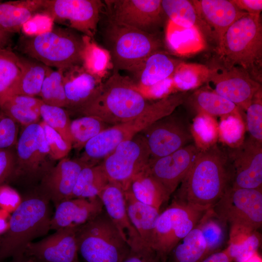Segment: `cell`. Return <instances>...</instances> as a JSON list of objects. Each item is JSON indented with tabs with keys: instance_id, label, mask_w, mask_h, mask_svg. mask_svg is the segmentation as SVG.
I'll list each match as a JSON object with an SVG mask.
<instances>
[{
	"instance_id": "49",
	"label": "cell",
	"mask_w": 262,
	"mask_h": 262,
	"mask_svg": "<svg viewBox=\"0 0 262 262\" xmlns=\"http://www.w3.org/2000/svg\"><path fill=\"white\" fill-rule=\"evenodd\" d=\"M22 197L7 183L0 185V209L12 213L19 206Z\"/></svg>"
},
{
	"instance_id": "9",
	"label": "cell",
	"mask_w": 262,
	"mask_h": 262,
	"mask_svg": "<svg viewBox=\"0 0 262 262\" xmlns=\"http://www.w3.org/2000/svg\"><path fill=\"white\" fill-rule=\"evenodd\" d=\"M76 239L86 262H121L131 249L104 209L78 228Z\"/></svg>"
},
{
	"instance_id": "24",
	"label": "cell",
	"mask_w": 262,
	"mask_h": 262,
	"mask_svg": "<svg viewBox=\"0 0 262 262\" xmlns=\"http://www.w3.org/2000/svg\"><path fill=\"white\" fill-rule=\"evenodd\" d=\"M163 50L148 56L128 73V76L143 94L149 87L172 77L181 63Z\"/></svg>"
},
{
	"instance_id": "56",
	"label": "cell",
	"mask_w": 262,
	"mask_h": 262,
	"mask_svg": "<svg viewBox=\"0 0 262 262\" xmlns=\"http://www.w3.org/2000/svg\"><path fill=\"white\" fill-rule=\"evenodd\" d=\"M13 35L0 29V49L9 48Z\"/></svg>"
},
{
	"instance_id": "58",
	"label": "cell",
	"mask_w": 262,
	"mask_h": 262,
	"mask_svg": "<svg viewBox=\"0 0 262 262\" xmlns=\"http://www.w3.org/2000/svg\"><path fill=\"white\" fill-rule=\"evenodd\" d=\"M245 262H262V261L260 256L257 253Z\"/></svg>"
},
{
	"instance_id": "38",
	"label": "cell",
	"mask_w": 262,
	"mask_h": 262,
	"mask_svg": "<svg viewBox=\"0 0 262 262\" xmlns=\"http://www.w3.org/2000/svg\"><path fill=\"white\" fill-rule=\"evenodd\" d=\"M162 7L168 20L175 25L185 28L199 26L200 22L192 1L162 0Z\"/></svg>"
},
{
	"instance_id": "53",
	"label": "cell",
	"mask_w": 262,
	"mask_h": 262,
	"mask_svg": "<svg viewBox=\"0 0 262 262\" xmlns=\"http://www.w3.org/2000/svg\"><path fill=\"white\" fill-rule=\"evenodd\" d=\"M241 11L251 15H260L262 11V0H232Z\"/></svg>"
},
{
	"instance_id": "34",
	"label": "cell",
	"mask_w": 262,
	"mask_h": 262,
	"mask_svg": "<svg viewBox=\"0 0 262 262\" xmlns=\"http://www.w3.org/2000/svg\"><path fill=\"white\" fill-rule=\"evenodd\" d=\"M20 75L18 55L9 48L0 49V100L12 95Z\"/></svg>"
},
{
	"instance_id": "1",
	"label": "cell",
	"mask_w": 262,
	"mask_h": 262,
	"mask_svg": "<svg viewBox=\"0 0 262 262\" xmlns=\"http://www.w3.org/2000/svg\"><path fill=\"white\" fill-rule=\"evenodd\" d=\"M231 176L228 155L213 144L200 150L173 200L205 212L221 198Z\"/></svg>"
},
{
	"instance_id": "31",
	"label": "cell",
	"mask_w": 262,
	"mask_h": 262,
	"mask_svg": "<svg viewBox=\"0 0 262 262\" xmlns=\"http://www.w3.org/2000/svg\"><path fill=\"white\" fill-rule=\"evenodd\" d=\"M208 255L206 242L196 225L172 249L166 262H200Z\"/></svg>"
},
{
	"instance_id": "21",
	"label": "cell",
	"mask_w": 262,
	"mask_h": 262,
	"mask_svg": "<svg viewBox=\"0 0 262 262\" xmlns=\"http://www.w3.org/2000/svg\"><path fill=\"white\" fill-rule=\"evenodd\" d=\"M98 197L104 211L130 248L138 249L146 246L128 216L122 187L117 183L110 181Z\"/></svg>"
},
{
	"instance_id": "11",
	"label": "cell",
	"mask_w": 262,
	"mask_h": 262,
	"mask_svg": "<svg viewBox=\"0 0 262 262\" xmlns=\"http://www.w3.org/2000/svg\"><path fill=\"white\" fill-rule=\"evenodd\" d=\"M205 212L172 200L160 213L151 247L166 262L172 249L196 226Z\"/></svg>"
},
{
	"instance_id": "16",
	"label": "cell",
	"mask_w": 262,
	"mask_h": 262,
	"mask_svg": "<svg viewBox=\"0 0 262 262\" xmlns=\"http://www.w3.org/2000/svg\"><path fill=\"white\" fill-rule=\"evenodd\" d=\"M140 133L148 146L150 158L169 155L190 144L193 139L189 124L174 112L157 120Z\"/></svg>"
},
{
	"instance_id": "25",
	"label": "cell",
	"mask_w": 262,
	"mask_h": 262,
	"mask_svg": "<svg viewBox=\"0 0 262 262\" xmlns=\"http://www.w3.org/2000/svg\"><path fill=\"white\" fill-rule=\"evenodd\" d=\"M55 208L50 221V229L55 230L80 227L92 220L103 210L99 197L70 198L62 201Z\"/></svg>"
},
{
	"instance_id": "51",
	"label": "cell",
	"mask_w": 262,
	"mask_h": 262,
	"mask_svg": "<svg viewBox=\"0 0 262 262\" xmlns=\"http://www.w3.org/2000/svg\"><path fill=\"white\" fill-rule=\"evenodd\" d=\"M121 262H165L151 247L130 249Z\"/></svg>"
},
{
	"instance_id": "41",
	"label": "cell",
	"mask_w": 262,
	"mask_h": 262,
	"mask_svg": "<svg viewBox=\"0 0 262 262\" xmlns=\"http://www.w3.org/2000/svg\"><path fill=\"white\" fill-rule=\"evenodd\" d=\"M261 241L256 230L245 232L229 239L226 249L232 262H245L257 253Z\"/></svg>"
},
{
	"instance_id": "23",
	"label": "cell",
	"mask_w": 262,
	"mask_h": 262,
	"mask_svg": "<svg viewBox=\"0 0 262 262\" xmlns=\"http://www.w3.org/2000/svg\"><path fill=\"white\" fill-rule=\"evenodd\" d=\"M192 2L200 23L210 29L217 45L229 27L246 14L240 10L232 0H195Z\"/></svg>"
},
{
	"instance_id": "10",
	"label": "cell",
	"mask_w": 262,
	"mask_h": 262,
	"mask_svg": "<svg viewBox=\"0 0 262 262\" xmlns=\"http://www.w3.org/2000/svg\"><path fill=\"white\" fill-rule=\"evenodd\" d=\"M212 210L231 227L256 230L262 224V190L235 188L229 185Z\"/></svg>"
},
{
	"instance_id": "14",
	"label": "cell",
	"mask_w": 262,
	"mask_h": 262,
	"mask_svg": "<svg viewBox=\"0 0 262 262\" xmlns=\"http://www.w3.org/2000/svg\"><path fill=\"white\" fill-rule=\"evenodd\" d=\"M209 68L206 82L208 90L233 103L240 109L246 110L256 94L262 89L258 82L244 69L226 66L220 63Z\"/></svg>"
},
{
	"instance_id": "59",
	"label": "cell",
	"mask_w": 262,
	"mask_h": 262,
	"mask_svg": "<svg viewBox=\"0 0 262 262\" xmlns=\"http://www.w3.org/2000/svg\"><path fill=\"white\" fill-rule=\"evenodd\" d=\"M35 261L36 262H41L36 261H35Z\"/></svg>"
},
{
	"instance_id": "3",
	"label": "cell",
	"mask_w": 262,
	"mask_h": 262,
	"mask_svg": "<svg viewBox=\"0 0 262 262\" xmlns=\"http://www.w3.org/2000/svg\"><path fill=\"white\" fill-rule=\"evenodd\" d=\"M186 92L175 93L151 103L137 117L111 126L88 142L79 158L88 165L98 164L120 143L132 139L157 120L167 116L185 101Z\"/></svg>"
},
{
	"instance_id": "13",
	"label": "cell",
	"mask_w": 262,
	"mask_h": 262,
	"mask_svg": "<svg viewBox=\"0 0 262 262\" xmlns=\"http://www.w3.org/2000/svg\"><path fill=\"white\" fill-rule=\"evenodd\" d=\"M150 158L148 146L140 133L118 145L99 164L109 181L124 190L132 178L147 166Z\"/></svg>"
},
{
	"instance_id": "27",
	"label": "cell",
	"mask_w": 262,
	"mask_h": 262,
	"mask_svg": "<svg viewBox=\"0 0 262 262\" xmlns=\"http://www.w3.org/2000/svg\"><path fill=\"white\" fill-rule=\"evenodd\" d=\"M124 190L130 193L138 201L159 210L170 196L150 174L147 165L132 178Z\"/></svg>"
},
{
	"instance_id": "18",
	"label": "cell",
	"mask_w": 262,
	"mask_h": 262,
	"mask_svg": "<svg viewBox=\"0 0 262 262\" xmlns=\"http://www.w3.org/2000/svg\"><path fill=\"white\" fill-rule=\"evenodd\" d=\"M201 149L190 143L164 156L150 158L147 168L170 196L185 178Z\"/></svg>"
},
{
	"instance_id": "45",
	"label": "cell",
	"mask_w": 262,
	"mask_h": 262,
	"mask_svg": "<svg viewBox=\"0 0 262 262\" xmlns=\"http://www.w3.org/2000/svg\"><path fill=\"white\" fill-rule=\"evenodd\" d=\"M0 109L17 124L23 127L39 123V113L13 102L7 98L0 100Z\"/></svg>"
},
{
	"instance_id": "5",
	"label": "cell",
	"mask_w": 262,
	"mask_h": 262,
	"mask_svg": "<svg viewBox=\"0 0 262 262\" xmlns=\"http://www.w3.org/2000/svg\"><path fill=\"white\" fill-rule=\"evenodd\" d=\"M219 63L246 70L262 83V25L260 15L246 14L228 29L217 45Z\"/></svg>"
},
{
	"instance_id": "30",
	"label": "cell",
	"mask_w": 262,
	"mask_h": 262,
	"mask_svg": "<svg viewBox=\"0 0 262 262\" xmlns=\"http://www.w3.org/2000/svg\"><path fill=\"white\" fill-rule=\"evenodd\" d=\"M18 56L21 75L11 96H39L44 80L50 67L29 57Z\"/></svg>"
},
{
	"instance_id": "20",
	"label": "cell",
	"mask_w": 262,
	"mask_h": 262,
	"mask_svg": "<svg viewBox=\"0 0 262 262\" xmlns=\"http://www.w3.org/2000/svg\"><path fill=\"white\" fill-rule=\"evenodd\" d=\"M87 165H89L79 158H64L44 176L36 188L55 207L62 201L72 198L79 175Z\"/></svg>"
},
{
	"instance_id": "57",
	"label": "cell",
	"mask_w": 262,
	"mask_h": 262,
	"mask_svg": "<svg viewBox=\"0 0 262 262\" xmlns=\"http://www.w3.org/2000/svg\"><path fill=\"white\" fill-rule=\"evenodd\" d=\"M1 262H36L32 258L26 255L25 254L10 259V261L6 262L5 261Z\"/></svg>"
},
{
	"instance_id": "43",
	"label": "cell",
	"mask_w": 262,
	"mask_h": 262,
	"mask_svg": "<svg viewBox=\"0 0 262 262\" xmlns=\"http://www.w3.org/2000/svg\"><path fill=\"white\" fill-rule=\"evenodd\" d=\"M246 111V125L250 137L262 144V92L254 96Z\"/></svg>"
},
{
	"instance_id": "22",
	"label": "cell",
	"mask_w": 262,
	"mask_h": 262,
	"mask_svg": "<svg viewBox=\"0 0 262 262\" xmlns=\"http://www.w3.org/2000/svg\"><path fill=\"white\" fill-rule=\"evenodd\" d=\"M66 108L77 112L93 100L99 93L101 79L86 71L82 65L63 71Z\"/></svg>"
},
{
	"instance_id": "19",
	"label": "cell",
	"mask_w": 262,
	"mask_h": 262,
	"mask_svg": "<svg viewBox=\"0 0 262 262\" xmlns=\"http://www.w3.org/2000/svg\"><path fill=\"white\" fill-rule=\"evenodd\" d=\"M78 228H62L40 241L31 243L25 254L41 262H79Z\"/></svg>"
},
{
	"instance_id": "52",
	"label": "cell",
	"mask_w": 262,
	"mask_h": 262,
	"mask_svg": "<svg viewBox=\"0 0 262 262\" xmlns=\"http://www.w3.org/2000/svg\"><path fill=\"white\" fill-rule=\"evenodd\" d=\"M5 98H7L14 103L32 109L39 113V107L43 102L41 99L36 97L24 95H13Z\"/></svg>"
},
{
	"instance_id": "37",
	"label": "cell",
	"mask_w": 262,
	"mask_h": 262,
	"mask_svg": "<svg viewBox=\"0 0 262 262\" xmlns=\"http://www.w3.org/2000/svg\"><path fill=\"white\" fill-rule=\"evenodd\" d=\"M209 73L205 65L181 62L172 76L175 89L186 91L198 87L206 82Z\"/></svg>"
},
{
	"instance_id": "35",
	"label": "cell",
	"mask_w": 262,
	"mask_h": 262,
	"mask_svg": "<svg viewBox=\"0 0 262 262\" xmlns=\"http://www.w3.org/2000/svg\"><path fill=\"white\" fill-rule=\"evenodd\" d=\"M110 126L92 115H82L71 121L72 147L81 150L91 139Z\"/></svg>"
},
{
	"instance_id": "46",
	"label": "cell",
	"mask_w": 262,
	"mask_h": 262,
	"mask_svg": "<svg viewBox=\"0 0 262 262\" xmlns=\"http://www.w3.org/2000/svg\"><path fill=\"white\" fill-rule=\"evenodd\" d=\"M219 131L222 139L227 144H236L241 140L244 125L241 115H230L221 117Z\"/></svg>"
},
{
	"instance_id": "28",
	"label": "cell",
	"mask_w": 262,
	"mask_h": 262,
	"mask_svg": "<svg viewBox=\"0 0 262 262\" xmlns=\"http://www.w3.org/2000/svg\"><path fill=\"white\" fill-rule=\"evenodd\" d=\"M124 195L127 213L132 225L145 245L151 247L160 210L138 201L127 191H124Z\"/></svg>"
},
{
	"instance_id": "40",
	"label": "cell",
	"mask_w": 262,
	"mask_h": 262,
	"mask_svg": "<svg viewBox=\"0 0 262 262\" xmlns=\"http://www.w3.org/2000/svg\"><path fill=\"white\" fill-rule=\"evenodd\" d=\"M222 222L212 209L206 211L197 225L206 243L208 254L219 251L225 240V230Z\"/></svg>"
},
{
	"instance_id": "60",
	"label": "cell",
	"mask_w": 262,
	"mask_h": 262,
	"mask_svg": "<svg viewBox=\"0 0 262 262\" xmlns=\"http://www.w3.org/2000/svg\"></svg>"
},
{
	"instance_id": "4",
	"label": "cell",
	"mask_w": 262,
	"mask_h": 262,
	"mask_svg": "<svg viewBox=\"0 0 262 262\" xmlns=\"http://www.w3.org/2000/svg\"><path fill=\"white\" fill-rule=\"evenodd\" d=\"M150 104L128 76L113 71L98 95L76 112L98 117L113 126L137 117Z\"/></svg>"
},
{
	"instance_id": "39",
	"label": "cell",
	"mask_w": 262,
	"mask_h": 262,
	"mask_svg": "<svg viewBox=\"0 0 262 262\" xmlns=\"http://www.w3.org/2000/svg\"><path fill=\"white\" fill-rule=\"evenodd\" d=\"M62 69H49L44 80L39 96L48 105L66 108V98Z\"/></svg>"
},
{
	"instance_id": "8",
	"label": "cell",
	"mask_w": 262,
	"mask_h": 262,
	"mask_svg": "<svg viewBox=\"0 0 262 262\" xmlns=\"http://www.w3.org/2000/svg\"><path fill=\"white\" fill-rule=\"evenodd\" d=\"M15 147V164L10 182L33 189L56 164L39 122L24 127Z\"/></svg>"
},
{
	"instance_id": "47",
	"label": "cell",
	"mask_w": 262,
	"mask_h": 262,
	"mask_svg": "<svg viewBox=\"0 0 262 262\" xmlns=\"http://www.w3.org/2000/svg\"><path fill=\"white\" fill-rule=\"evenodd\" d=\"M39 123L43 129L53 159L57 161L66 158L72 148L71 144L66 141L59 133L42 120Z\"/></svg>"
},
{
	"instance_id": "36",
	"label": "cell",
	"mask_w": 262,
	"mask_h": 262,
	"mask_svg": "<svg viewBox=\"0 0 262 262\" xmlns=\"http://www.w3.org/2000/svg\"><path fill=\"white\" fill-rule=\"evenodd\" d=\"M83 37L82 66L89 73L101 79L111 63L109 52L97 44L92 38L84 35Z\"/></svg>"
},
{
	"instance_id": "42",
	"label": "cell",
	"mask_w": 262,
	"mask_h": 262,
	"mask_svg": "<svg viewBox=\"0 0 262 262\" xmlns=\"http://www.w3.org/2000/svg\"><path fill=\"white\" fill-rule=\"evenodd\" d=\"M39 115L43 121L71 144V120L65 108L48 105L43 102L39 107Z\"/></svg>"
},
{
	"instance_id": "50",
	"label": "cell",
	"mask_w": 262,
	"mask_h": 262,
	"mask_svg": "<svg viewBox=\"0 0 262 262\" xmlns=\"http://www.w3.org/2000/svg\"><path fill=\"white\" fill-rule=\"evenodd\" d=\"M15 150L0 149V185L11 181L15 164Z\"/></svg>"
},
{
	"instance_id": "44",
	"label": "cell",
	"mask_w": 262,
	"mask_h": 262,
	"mask_svg": "<svg viewBox=\"0 0 262 262\" xmlns=\"http://www.w3.org/2000/svg\"><path fill=\"white\" fill-rule=\"evenodd\" d=\"M197 115L191 129L193 137L199 142L196 146L198 147L199 145H202L203 149L214 144L218 131L216 130L213 120L210 119L211 116L204 114Z\"/></svg>"
},
{
	"instance_id": "32",
	"label": "cell",
	"mask_w": 262,
	"mask_h": 262,
	"mask_svg": "<svg viewBox=\"0 0 262 262\" xmlns=\"http://www.w3.org/2000/svg\"><path fill=\"white\" fill-rule=\"evenodd\" d=\"M191 103L198 114L210 116L241 115L240 109L233 103L208 89L196 91L191 97Z\"/></svg>"
},
{
	"instance_id": "48",
	"label": "cell",
	"mask_w": 262,
	"mask_h": 262,
	"mask_svg": "<svg viewBox=\"0 0 262 262\" xmlns=\"http://www.w3.org/2000/svg\"><path fill=\"white\" fill-rule=\"evenodd\" d=\"M18 134L17 124L0 109V149L15 147Z\"/></svg>"
},
{
	"instance_id": "29",
	"label": "cell",
	"mask_w": 262,
	"mask_h": 262,
	"mask_svg": "<svg viewBox=\"0 0 262 262\" xmlns=\"http://www.w3.org/2000/svg\"><path fill=\"white\" fill-rule=\"evenodd\" d=\"M166 41L169 48L181 56L196 53L205 48L204 38L199 26L185 28L169 20L166 27Z\"/></svg>"
},
{
	"instance_id": "26",
	"label": "cell",
	"mask_w": 262,
	"mask_h": 262,
	"mask_svg": "<svg viewBox=\"0 0 262 262\" xmlns=\"http://www.w3.org/2000/svg\"><path fill=\"white\" fill-rule=\"evenodd\" d=\"M44 0H17L0 2V29L14 34L39 14Z\"/></svg>"
},
{
	"instance_id": "33",
	"label": "cell",
	"mask_w": 262,
	"mask_h": 262,
	"mask_svg": "<svg viewBox=\"0 0 262 262\" xmlns=\"http://www.w3.org/2000/svg\"><path fill=\"white\" fill-rule=\"evenodd\" d=\"M110 181L101 164L87 165L81 170L73 191L72 198L98 197Z\"/></svg>"
},
{
	"instance_id": "6",
	"label": "cell",
	"mask_w": 262,
	"mask_h": 262,
	"mask_svg": "<svg viewBox=\"0 0 262 262\" xmlns=\"http://www.w3.org/2000/svg\"><path fill=\"white\" fill-rule=\"evenodd\" d=\"M83 35L67 27L55 26L35 34L20 37L18 49L49 67L66 69L82 65Z\"/></svg>"
},
{
	"instance_id": "55",
	"label": "cell",
	"mask_w": 262,
	"mask_h": 262,
	"mask_svg": "<svg viewBox=\"0 0 262 262\" xmlns=\"http://www.w3.org/2000/svg\"><path fill=\"white\" fill-rule=\"evenodd\" d=\"M11 213L0 209V236L4 234L9 229Z\"/></svg>"
},
{
	"instance_id": "17",
	"label": "cell",
	"mask_w": 262,
	"mask_h": 262,
	"mask_svg": "<svg viewBox=\"0 0 262 262\" xmlns=\"http://www.w3.org/2000/svg\"><path fill=\"white\" fill-rule=\"evenodd\" d=\"M228 155L233 188L262 189V144L250 137Z\"/></svg>"
},
{
	"instance_id": "7",
	"label": "cell",
	"mask_w": 262,
	"mask_h": 262,
	"mask_svg": "<svg viewBox=\"0 0 262 262\" xmlns=\"http://www.w3.org/2000/svg\"><path fill=\"white\" fill-rule=\"evenodd\" d=\"M102 38L115 72H129L151 54L163 50L158 34L147 33L109 18Z\"/></svg>"
},
{
	"instance_id": "12",
	"label": "cell",
	"mask_w": 262,
	"mask_h": 262,
	"mask_svg": "<svg viewBox=\"0 0 262 262\" xmlns=\"http://www.w3.org/2000/svg\"><path fill=\"white\" fill-rule=\"evenodd\" d=\"M104 2V1H103ZM100 0H44L39 14L93 38L105 4Z\"/></svg>"
},
{
	"instance_id": "54",
	"label": "cell",
	"mask_w": 262,
	"mask_h": 262,
	"mask_svg": "<svg viewBox=\"0 0 262 262\" xmlns=\"http://www.w3.org/2000/svg\"><path fill=\"white\" fill-rule=\"evenodd\" d=\"M200 262H232L226 249L211 253Z\"/></svg>"
},
{
	"instance_id": "2",
	"label": "cell",
	"mask_w": 262,
	"mask_h": 262,
	"mask_svg": "<svg viewBox=\"0 0 262 262\" xmlns=\"http://www.w3.org/2000/svg\"><path fill=\"white\" fill-rule=\"evenodd\" d=\"M52 216L50 201L36 187L24 196L0 236V262L24 255L30 244L50 230Z\"/></svg>"
},
{
	"instance_id": "15",
	"label": "cell",
	"mask_w": 262,
	"mask_h": 262,
	"mask_svg": "<svg viewBox=\"0 0 262 262\" xmlns=\"http://www.w3.org/2000/svg\"><path fill=\"white\" fill-rule=\"evenodd\" d=\"M104 3L109 19L150 34H157L165 16L162 0H107Z\"/></svg>"
}]
</instances>
